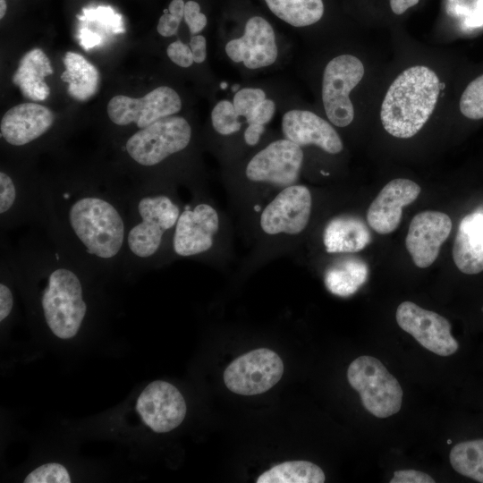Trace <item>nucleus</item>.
Here are the masks:
<instances>
[{
    "mask_svg": "<svg viewBox=\"0 0 483 483\" xmlns=\"http://www.w3.org/2000/svg\"><path fill=\"white\" fill-rule=\"evenodd\" d=\"M131 188L106 178L43 180L42 229L93 275L123 270Z\"/></svg>",
    "mask_w": 483,
    "mask_h": 483,
    "instance_id": "1",
    "label": "nucleus"
},
{
    "mask_svg": "<svg viewBox=\"0 0 483 483\" xmlns=\"http://www.w3.org/2000/svg\"><path fill=\"white\" fill-rule=\"evenodd\" d=\"M181 208L165 190L147 181L131 184L123 271L156 264L165 238L174 232Z\"/></svg>",
    "mask_w": 483,
    "mask_h": 483,
    "instance_id": "2",
    "label": "nucleus"
},
{
    "mask_svg": "<svg viewBox=\"0 0 483 483\" xmlns=\"http://www.w3.org/2000/svg\"><path fill=\"white\" fill-rule=\"evenodd\" d=\"M440 92L437 75L428 67L404 70L390 85L380 118L391 135L408 139L418 133L433 113Z\"/></svg>",
    "mask_w": 483,
    "mask_h": 483,
    "instance_id": "3",
    "label": "nucleus"
},
{
    "mask_svg": "<svg viewBox=\"0 0 483 483\" xmlns=\"http://www.w3.org/2000/svg\"><path fill=\"white\" fill-rule=\"evenodd\" d=\"M191 140L186 119L170 115L139 129L123 145L129 158L141 168H152L172 155L184 150Z\"/></svg>",
    "mask_w": 483,
    "mask_h": 483,
    "instance_id": "4",
    "label": "nucleus"
},
{
    "mask_svg": "<svg viewBox=\"0 0 483 483\" xmlns=\"http://www.w3.org/2000/svg\"><path fill=\"white\" fill-rule=\"evenodd\" d=\"M347 378L360 396L363 407L373 416L387 418L402 406V389L385 365L372 356H360L348 367Z\"/></svg>",
    "mask_w": 483,
    "mask_h": 483,
    "instance_id": "5",
    "label": "nucleus"
},
{
    "mask_svg": "<svg viewBox=\"0 0 483 483\" xmlns=\"http://www.w3.org/2000/svg\"><path fill=\"white\" fill-rule=\"evenodd\" d=\"M45 219L43 180L21 178L1 169V233L24 225L43 228Z\"/></svg>",
    "mask_w": 483,
    "mask_h": 483,
    "instance_id": "6",
    "label": "nucleus"
},
{
    "mask_svg": "<svg viewBox=\"0 0 483 483\" xmlns=\"http://www.w3.org/2000/svg\"><path fill=\"white\" fill-rule=\"evenodd\" d=\"M364 75V66L352 55L333 58L326 66L322 81V100L328 120L335 126L345 127L354 117L350 92Z\"/></svg>",
    "mask_w": 483,
    "mask_h": 483,
    "instance_id": "7",
    "label": "nucleus"
},
{
    "mask_svg": "<svg viewBox=\"0 0 483 483\" xmlns=\"http://www.w3.org/2000/svg\"><path fill=\"white\" fill-rule=\"evenodd\" d=\"M284 364L274 351L260 348L232 361L224 372L226 387L238 394L255 395L272 388L282 377Z\"/></svg>",
    "mask_w": 483,
    "mask_h": 483,
    "instance_id": "8",
    "label": "nucleus"
},
{
    "mask_svg": "<svg viewBox=\"0 0 483 483\" xmlns=\"http://www.w3.org/2000/svg\"><path fill=\"white\" fill-rule=\"evenodd\" d=\"M182 108V100L172 88L161 86L142 97L135 98L118 95L107 105V114L111 122L119 126L135 123L143 129L154 122L173 115Z\"/></svg>",
    "mask_w": 483,
    "mask_h": 483,
    "instance_id": "9",
    "label": "nucleus"
},
{
    "mask_svg": "<svg viewBox=\"0 0 483 483\" xmlns=\"http://www.w3.org/2000/svg\"><path fill=\"white\" fill-rule=\"evenodd\" d=\"M395 318L403 331L436 355L450 356L459 349L457 340L452 335L450 322L436 312L406 301L398 306Z\"/></svg>",
    "mask_w": 483,
    "mask_h": 483,
    "instance_id": "10",
    "label": "nucleus"
},
{
    "mask_svg": "<svg viewBox=\"0 0 483 483\" xmlns=\"http://www.w3.org/2000/svg\"><path fill=\"white\" fill-rule=\"evenodd\" d=\"M303 151L294 142L284 139L273 141L248 163L246 176L252 182H264L285 188L299 179Z\"/></svg>",
    "mask_w": 483,
    "mask_h": 483,
    "instance_id": "11",
    "label": "nucleus"
},
{
    "mask_svg": "<svg viewBox=\"0 0 483 483\" xmlns=\"http://www.w3.org/2000/svg\"><path fill=\"white\" fill-rule=\"evenodd\" d=\"M218 228V214L212 206L198 203L185 207L174 228V253L180 257H192L209 250Z\"/></svg>",
    "mask_w": 483,
    "mask_h": 483,
    "instance_id": "12",
    "label": "nucleus"
},
{
    "mask_svg": "<svg viewBox=\"0 0 483 483\" xmlns=\"http://www.w3.org/2000/svg\"><path fill=\"white\" fill-rule=\"evenodd\" d=\"M311 204V194L307 187L287 186L264 208L260 226L267 234H298L308 225Z\"/></svg>",
    "mask_w": 483,
    "mask_h": 483,
    "instance_id": "13",
    "label": "nucleus"
},
{
    "mask_svg": "<svg viewBox=\"0 0 483 483\" xmlns=\"http://www.w3.org/2000/svg\"><path fill=\"white\" fill-rule=\"evenodd\" d=\"M136 410L143 422L153 431L165 433L177 428L186 415V402L172 384L156 380L140 394Z\"/></svg>",
    "mask_w": 483,
    "mask_h": 483,
    "instance_id": "14",
    "label": "nucleus"
},
{
    "mask_svg": "<svg viewBox=\"0 0 483 483\" xmlns=\"http://www.w3.org/2000/svg\"><path fill=\"white\" fill-rule=\"evenodd\" d=\"M451 230L452 220L445 213L434 210L418 213L412 218L405 238V246L413 263L420 268L431 266Z\"/></svg>",
    "mask_w": 483,
    "mask_h": 483,
    "instance_id": "15",
    "label": "nucleus"
},
{
    "mask_svg": "<svg viewBox=\"0 0 483 483\" xmlns=\"http://www.w3.org/2000/svg\"><path fill=\"white\" fill-rule=\"evenodd\" d=\"M228 57L235 63L242 62L249 69L269 66L277 57L275 31L262 17L248 20L242 37L230 40L225 45Z\"/></svg>",
    "mask_w": 483,
    "mask_h": 483,
    "instance_id": "16",
    "label": "nucleus"
},
{
    "mask_svg": "<svg viewBox=\"0 0 483 483\" xmlns=\"http://www.w3.org/2000/svg\"><path fill=\"white\" fill-rule=\"evenodd\" d=\"M420 191L418 183L405 178L387 182L369 205V225L379 234L393 233L401 222L402 208L416 200Z\"/></svg>",
    "mask_w": 483,
    "mask_h": 483,
    "instance_id": "17",
    "label": "nucleus"
},
{
    "mask_svg": "<svg viewBox=\"0 0 483 483\" xmlns=\"http://www.w3.org/2000/svg\"><path fill=\"white\" fill-rule=\"evenodd\" d=\"M54 122L55 115L47 106L22 103L10 108L2 117L1 138L11 147H26L44 136Z\"/></svg>",
    "mask_w": 483,
    "mask_h": 483,
    "instance_id": "18",
    "label": "nucleus"
},
{
    "mask_svg": "<svg viewBox=\"0 0 483 483\" xmlns=\"http://www.w3.org/2000/svg\"><path fill=\"white\" fill-rule=\"evenodd\" d=\"M282 130L285 139L300 147L316 145L330 154L343 150V142L326 120L308 110H290L282 119Z\"/></svg>",
    "mask_w": 483,
    "mask_h": 483,
    "instance_id": "19",
    "label": "nucleus"
},
{
    "mask_svg": "<svg viewBox=\"0 0 483 483\" xmlns=\"http://www.w3.org/2000/svg\"><path fill=\"white\" fill-rule=\"evenodd\" d=\"M452 253L461 272L476 275L483 271V213H470L462 218Z\"/></svg>",
    "mask_w": 483,
    "mask_h": 483,
    "instance_id": "20",
    "label": "nucleus"
},
{
    "mask_svg": "<svg viewBox=\"0 0 483 483\" xmlns=\"http://www.w3.org/2000/svg\"><path fill=\"white\" fill-rule=\"evenodd\" d=\"M54 72L51 62L40 48H33L20 60L12 80L22 95L32 101H44L50 94L45 78Z\"/></svg>",
    "mask_w": 483,
    "mask_h": 483,
    "instance_id": "21",
    "label": "nucleus"
},
{
    "mask_svg": "<svg viewBox=\"0 0 483 483\" xmlns=\"http://www.w3.org/2000/svg\"><path fill=\"white\" fill-rule=\"evenodd\" d=\"M370 241L366 224L351 215L331 219L323 232V242L328 253H355L363 250Z\"/></svg>",
    "mask_w": 483,
    "mask_h": 483,
    "instance_id": "22",
    "label": "nucleus"
},
{
    "mask_svg": "<svg viewBox=\"0 0 483 483\" xmlns=\"http://www.w3.org/2000/svg\"><path fill=\"white\" fill-rule=\"evenodd\" d=\"M64 72L62 80L68 84L67 92L72 98L86 101L95 95L99 84V72L84 56L67 52L64 57Z\"/></svg>",
    "mask_w": 483,
    "mask_h": 483,
    "instance_id": "23",
    "label": "nucleus"
},
{
    "mask_svg": "<svg viewBox=\"0 0 483 483\" xmlns=\"http://www.w3.org/2000/svg\"><path fill=\"white\" fill-rule=\"evenodd\" d=\"M369 268L360 258H345L332 266L325 273V284L333 294L348 297L355 293L368 278Z\"/></svg>",
    "mask_w": 483,
    "mask_h": 483,
    "instance_id": "24",
    "label": "nucleus"
},
{
    "mask_svg": "<svg viewBox=\"0 0 483 483\" xmlns=\"http://www.w3.org/2000/svg\"><path fill=\"white\" fill-rule=\"evenodd\" d=\"M79 19L93 23L89 27H82L79 31L78 38L85 50L102 44L105 35L124 32L122 16L114 13V10L108 6H98L97 9L84 10L83 16Z\"/></svg>",
    "mask_w": 483,
    "mask_h": 483,
    "instance_id": "25",
    "label": "nucleus"
},
{
    "mask_svg": "<svg viewBox=\"0 0 483 483\" xmlns=\"http://www.w3.org/2000/svg\"><path fill=\"white\" fill-rule=\"evenodd\" d=\"M270 11L294 27L318 22L324 14L322 0H265Z\"/></svg>",
    "mask_w": 483,
    "mask_h": 483,
    "instance_id": "26",
    "label": "nucleus"
},
{
    "mask_svg": "<svg viewBox=\"0 0 483 483\" xmlns=\"http://www.w3.org/2000/svg\"><path fill=\"white\" fill-rule=\"evenodd\" d=\"M325 473L308 461H290L275 465L262 473L257 483H323Z\"/></svg>",
    "mask_w": 483,
    "mask_h": 483,
    "instance_id": "27",
    "label": "nucleus"
},
{
    "mask_svg": "<svg viewBox=\"0 0 483 483\" xmlns=\"http://www.w3.org/2000/svg\"><path fill=\"white\" fill-rule=\"evenodd\" d=\"M449 460L456 472L483 483V438L456 444L450 451Z\"/></svg>",
    "mask_w": 483,
    "mask_h": 483,
    "instance_id": "28",
    "label": "nucleus"
},
{
    "mask_svg": "<svg viewBox=\"0 0 483 483\" xmlns=\"http://www.w3.org/2000/svg\"><path fill=\"white\" fill-rule=\"evenodd\" d=\"M239 117L232 102L221 100L211 112L212 126L219 134L230 135L241 129Z\"/></svg>",
    "mask_w": 483,
    "mask_h": 483,
    "instance_id": "29",
    "label": "nucleus"
},
{
    "mask_svg": "<svg viewBox=\"0 0 483 483\" xmlns=\"http://www.w3.org/2000/svg\"><path fill=\"white\" fill-rule=\"evenodd\" d=\"M460 110L469 119L483 118V74L470 82L462 92Z\"/></svg>",
    "mask_w": 483,
    "mask_h": 483,
    "instance_id": "30",
    "label": "nucleus"
},
{
    "mask_svg": "<svg viewBox=\"0 0 483 483\" xmlns=\"http://www.w3.org/2000/svg\"><path fill=\"white\" fill-rule=\"evenodd\" d=\"M71 477L65 467L59 463L43 464L32 470L24 483H70Z\"/></svg>",
    "mask_w": 483,
    "mask_h": 483,
    "instance_id": "31",
    "label": "nucleus"
},
{
    "mask_svg": "<svg viewBox=\"0 0 483 483\" xmlns=\"http://www.w3.org/2000/svg\"><path fill=\"white\" fill-rule=\"evenodd\" d=\"M265 99L266 94L262 89L244 88L235 93L233 104L237 114L247 119L254 109Z\"/></svg>",
    "mask_w": 483,
    "mask_h": 483,
    "instance_id": "32",
    "label": "nucleus"
},
{
    "mask_svg": "<svg viewBox=\"0 0 483 483\" xmlns=\"http://www.w3.org/2000/svg\"><path fill=\"white\" fill-rule=\"evenodd\" d=\"M183 19L193 35L200 32L207 25V17L200 13V6L195 1L185 3Z\"/></svg>",
    "mask_w": 483,
    "mask_h": 483,
    "instance_id": "33",
    "label": "nucleus"
},
{
    "mask_svg": "<svg viewBox=\"0 0 483 483\" xmlns=\"http://www.w3.org/2000/svg\"><path fill=\"white\" fill-rule=\"evenodd\" d=\"M166 53L173 63L183 68L190 67L194 62L191 47L181 40L171 43Z\"/></svg>",
    "mask_w": 483,
    "mask_h": 483,
    "instance_id": "34",
    "label": "nucleus"
},
{
    "mask_svg": "<svg viewBox=\"0 0 483 483\" xmlns=\"http://www.w3.org/2000/svg\"><path fill=\"white\" fill-rule=\"evenodd\" d=\"M275 111V104L271 99L263 100L246 119L249 124H266L273 117Z\"/></svg>",
    "mask_w": 483,
    "mask_h": 483,
    "instance_id": "35",
    "label": "nucleus"
},
{
    "mask_svg": "<svg viewBox=\"0 0 483 483\" xmlns=\"http://www.w3.org/2000/svg\"><path fill=\"white\" fill-rule=\"evenodd\" d=\"M435 479L428 473L416 470H401L394 472L390 483H434Z\"/></svg>",
    "mask_w": 483,
    "mask_h": 483,
    "instance_id": "36",
    "label": "nucleus"
},
{
    "mask_svg": "<svg viewBox=\"0 0 483 483\" xmlns=\"http://www.w3.org/2000/svg\"><path fill=\"white\" fill-rule=\"evenodd\" d=\"M14 299L11 286L1 276L0 284V321L3 322L10 315L13 308Z\"/></svg>",
    "mask_w": 483,
    "mask_h": 483,
    "instance_id": "37",
    "label": "nucleus"
},
{
    "mask_svg": "<svg viewBox=\"0 0 483 483\" xmlns=\"http://www.w3.org/2000/svg\"><path fill=\"white\" fill-rule=\"evenodd\" d=\"M182 20L169 13H164L158 21L157 32L163 37H171L176 34Z\"/></svg>",
    "mask_w": 483,
    "mask_h": 483,
    "instance_id": "38",
    "label": "nucleus"
},
{
    "mask_svg": "<svg viewBox=\"0 0 483 483\" xmlns=\"http://www.w3.org/2000/svg\"><path fill=\"white\" fill-rule=\"evenodd\" d=\"M190 47L193 55L194 62L201 64L207 57L206 38L202 35H195L191 38Z\"/></svg>",
    "mask_w": 483,
    "mask_h": 483,
    "instance_id": "39",
    "label": "nucleus"
},
{
    "mask_svg": "<svg viewBox=\"0 0 483 483\" xmlns=\"http://www.w3.org/2000/svg\"><path fill=\"white\" fill-rule=\"evenodd\" d=\"M264 131L265 127L262 124H249L244 132L245 142L250 146L256 145Z\"/></svg>",
    "mask_w": 483,
    "mask_h": 483,
    "instance_id": "40",
    "label": "nucleus"
},
{
    "mask_svg": "<svg viewBox=\"0 0 483 483\" xmlns=\"http://www.w3.org/2000/svg\"><path fill=\"white\" fill-rule=\"evenodd\" d=\"M419 0H390V6L394 13L402 14L409 8L416 5Z\"/></svg>",
    "mask_w": 483,
    "mask_h": 483,
    "instance_id": "41",
    "label": "nucleus"
},
{
    "mask_svg": "<svg viewBox=\"0 0 483 483\" xmlns=\"http://www.w3.org/2000/svg\"><path fill=\"white\" fill-rule=\"evenodd\" d=\"M7 4L4 0H0V19H3L5 15Z\"/></svg>",
    "mask_w": 483,
    "mask_h": 483,
    "instance_id": "42",
    "label": "nucleus"
},
{
    "mask_svg": "<svg viewBox=\"0 0 483 483\" xmlns=\"http://www.w3.org/2000/svg\"><path fill=\"white\" fill-rule=\"evenodd\" d=\"M240 89V85L239 84H235L232 87V91L233 92H237L238 90Z\"/></svg>",
    "mask_w": 483,
    "mask_h": 483,
    "instance_id": "43",
    "label": "nucleus"
},
{
    "mask_svg": "<svg viewBox=\"0 0 483 483\" xmlns=\"http://www.w3.org/2000/svg\"><path fill=\"white\" fill-rule=\"evenodd\" d=\"M220 88L222 89H225L227 88V83L225 81H223L220 83Z\"/></svg>",
    "mask_w": 483,
    "mask_h": 483,
    "instance_id": "44",
    "label": "nucleus"
}]
</instances>
